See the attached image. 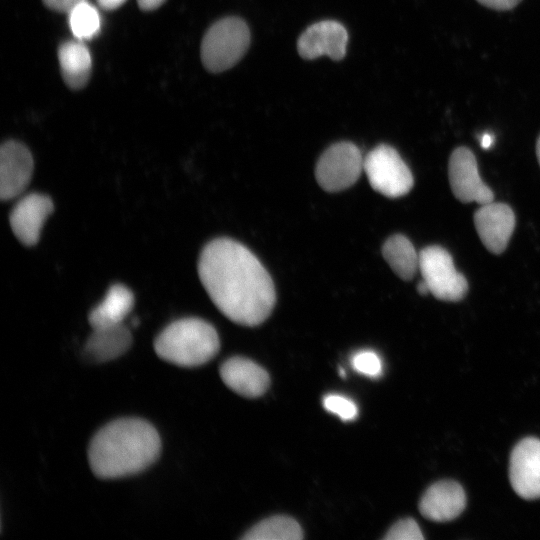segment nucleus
Returning <instances> with one entry per match:
<instances>
[{"label": "nucleus", "mask_w": 540, "mask_h": 540, "mask_svg": "<svg viewBox=\"0 0 540 540\" xmlns=\"http://www.w3.org/2000/svg\"><path fill=\"white\" fill-rule=\"evenodd\" d=\"M353 368L365 376L376 378L382 373L380 357L371 350H362L352 356Z\"/></svg>", "instance_id": "22"}, {"label": "nucleus", "mask_w": 540, "mask_h": 540, "mask_svg": "<svg viewBox=\"0 0 540 540\" xmlns=\"http://www.w3.org/2000/svg\"><path fill=\"white\" fill-rule=\"evenodd\" d=\"M62 77L72 89H80L89 80L92 60L86 45L80 40L63 42L58 49Z\"/></svg>", "instance_id": "18"}, {"label": "nucleus", "mask_w": 540, "mask_h": 540, "mask_svg": "<svg viewBox=\"0 0 540 540\" xmlns=\"http://www.w3.org/2000/svg\"><path fill=\"white\" fill-rule=\"evenodd\" d=\"M69 25L75 38L87 40L93 38L100 29V16L97 9L86 0L74 7L69 13Z\"/></svg>", "instance_id": "21"}, {"label": "nucleus", "mask_w": 540, "mask_h": 540, "mask_svg": "<svg viewBox=\"0 0 540 540\" xmlns=\"http://www.w3.org/2000/svg\"><path fill=\"white\" fill-rule=\"evenodd\" d=\"M510 483L524 499L540 497V440L528 437L513 449L509 466Z\"/></svg>", "instance_id": "9"}, {"label": "nucleus", "mask_w": 540, "mask_h": 540, "mask_svg": "<svg viewBox=\"0 0 540 540\" xmlns=\"http://www.w3.org/2000/svg\"><path fill=\"white\" fill-rule=\"evenodd\" d=\"M423 538L417 522L411 518L397 521L384 536L385 540H421Z\"/></svg>", "instance_id": "24"}, {"label": "nucleus", "mask_w": 540, "mask_h": 540, "mask_svg": "<svg viewBox=\"0 0 540 540\" xmlns=\"http://www.w3.org/2000/svg\"><path fill=\"white\" fill-rule=\"evenodd\" d=\"M33 157L26 146L6 141L0 149V197L7 201L26 189L33 174Z\"/></svg>", "instance_id": "11"}, {"label": "nucleus", "mask_w": 540, "mask_h": 540, "mask_svg": "<svg viewBox=\"0 0 540 540\" xmlns=\"http://www.w3.org/2000/svg\"><path fill=\"white\" fill-rule=\"evenodd\" d=\"M224 384L239 395L249 398L259 397L270 385V377L265 369L250 359L232 357L220 367Z\"/></svg>", "instance_id": "15"}, {"label": "nucleus", "mask_w": 540, "mask_h": 540, "mask_svg": "<svg viewBox=\"0 0 540 540\" xmlns=\"http://www.w3.org/2000/svg\"><path fill=\"white\" fill-rule=\"evenodd\" d=\"M303 531L299 523L284 515L266 518L252 528L242 537L244 540H300Z\"/></svg>", "instance_id": "20"}, {"label": "nucleus", "mask_w": 540, "mask_h": 540, "mask_svg": "<svg viewBox=\"0 0 540 540\" xmlns=\"http://www.w3.org/2000/svg\"><path fill=\"white\" fill-rule=\"evenodd\" d=\"M448 176L452 192L459 201L480 205L493 202L494 194L480 178L476 158L467 147H458L451 153Z\"/></svg>", "instance_id": "8"}, {"label": "nucleus", "mask_w": 540, "mask_h": 540, "mask_svg": "<svg viewBox=\"0 0 540 540\" xmlns=\"http://www.w3.org/2000/svg\"><path fill=\"white\" fill-rule=\"evenodd\" d=\"M161 439L157 430L139 418H122L101 428L88 449L89 465L101 479L137 474L159 457Z\"/></svg>", "instance_id": "2"}, {"label": "nucleus", "mask_w": 540, "mask_h": 540, "mask_svg": "<svg viewBox=\"0 0 540 540\" xmlns=\"http://www.w3.org/2000/svg\"><path fill=\"white\" fill-rule=\"evenodd\" d=\"M474 225L483 245L493 254L507 247L515 227L513 210L504 203L480 205L474 213Z\"/></svg>", "instance_id": "13"}, {"label": "nucleus", "mask_w": 540, "mask_h": 540, "mask_svg": "<svg viewBox=\"0 0 540 540\" xmlns=\"http://www.w3.org/2000/svg\"><path fill=\"white\" fill-rule=\"evenodd\" d=\"M363 162L364 157L355 144L335 143L320 156L315 168L316 180L325 191H342L358 180Z\"/></svg>", "instance_id": "7"}, {"label": "nucleus", "mask_w": 540, "mask_h": 540, "mask_svg": "<svg viewBox=\"0 0 540 540\" xmlns=\"http://www.w3.org/2000/svg\"><path fill=\"white\" fill-rule=\"evenodd\" d=\"M466 506V496L461 485L452 480H442L431 485L419 502V511L436 522L458 517Z\"/></svg>", "instance_id": "14"}, {"label": "nucleus", "mask_w": 540, "mask_h": 540, "mask_svg": "<svg viewBox=\"0 0 540 540\" xmlns=\"http://www.w3.org/2000/svg\"><path fill=\"white\" fill-rule=\"evenodd\" d=\"M199 279L215 306L231 321L257 326L273 310V281L257 257L241 243L217 238L201 251Z\"/></svg>", "instance_id": "1"}, {"label": "nucleus", "mask_w": 540, "mask_h": 540, "mask_svg": "<svg viewBox=\"0 0 540 540\" xmlns=\"http://www.w3.org/2000/svg\"><path fill=\"white\" fill-rule=\"evenodd\" d=\"M85 0H43L44 4L58 12L69 13L74 7Z\"/></svg>", "instance_id": "25"}, {"label": "nucleus", "mask_w": 540, "mask_h": 540, "mask_svg": "<svg viewBox=\"0 0 540 540\" xmlns=\"http://www.w3.org/2000/svg\"><path fill=\"white\" fill-rule=\"evenodd\" d=\"M419 270L430 293L439 300L456 302L468 291L465 276L456 270L452 256L441 246H427L420 251Z\"/></svg>", "instance_id": "6"}, {"label": "nucleus", "mask_w": 540, "mask_h": 540, "mask_svg": "<svg viewBox=\"0 0 540 540\" xmlns=\"http://www.w3.org/2000/svg\"><path fill=\"white\" fill-rule=\"evenodd\" d=\"M363 171L371 187L386 197H401L413 187L410 169L399 153L386 144L376 146L364 157Z\"/></svg>", "instance_id": "5"}, {"label": "nucleus", "mask_w": 540, "mask_h": 540, "mask_svg": "<svg viewBox=\"0 0 540 540\" xmlns=\"http://www.w3.org/2000/svg\"><path fill=\"white\" fill-rule=\"evenodd\" d=\"M481 146L484 148V149H487L491 146L492 142H493V137L491 134L489 133H485L482 135L481 137Z\"/></svg>", "instance_id": "29"}, {"label": "nucleus", "mask_w": 540, "mask_h": 540, "mask_svg": "<svg viewBox=\"0 0 540 540\" xmlns=\"http://www.w3.org/2000/svg\"><path fill=\"white\" fill-rule=\"evenodd\" d=\"M417 290L421 295H427L428 293H430L429 287L423 280L419 282Z\"/></svg>", "instance_id": "30"}, {"label": "nucleus", "mask_w": 540, "mask_h": 540, "mask_svg": "<svg viewBox=\"0 0 540 540\" xmlns=\"http://www.w3.org/2000/svg\"><path fill=\"white\" fill-rule=\"evenodd\" d=\"M139 7L144 11H151L161 6L165 0H137Z\"/></svg>", "instance_id": "27"}, {"label": "nucleus", "mask_w": 540, "mask_h": 540, "mask_svg": "<svg viewBox=\"0 0 540 540\" xmlns=\"http://www.w3.org/2000/svg\"><path fill=\"white\" fill-rule=\"evenodd\" d=\"M483 5L498 9L507 10L517 5L521 0H478Z\"/></svg>", "instance_id": "26"}, {"label": "nucleus", "mask_w": 540, "mask_h": 540, "mask_svg": "<svg viewBox=\"0 0 540 540\" xmlns=\"http://www.w3.org/2000/svg\"><path fill=\"white\" fill-rule=\"evenodd\" d=\"M536 154H537V158L540 164V136L538 137V140L536 143Z\"/></svg>", "instance_id": "31"}, {"label": "nucleus", "mask_w": 540, "mask_h": 540, "mask_svg": "<svg viewBox=\"0 0 540 540\" xmlns=\"http://www.w3.org/2000/svg\"><path fill=\"white\" fill-rule=\"evenodd\" d=\"M54 209L47 195L30 193L22 197L13 207L9 222L15 237L26 246L35 245L40 238L46 219Z\"/></svg>", "instance_id": "12"}, {"label": "nucleus", "mask_w": 540, "mask_h": 540, "mask_svg": "<svg viewBox=\"0 0 540 540\" xmlns=\"http://www.w3.org/2000/svg\"><path fill=\"white\" fill-rule=\"evenodd\" d=\"M347 43L346 28L340 22L324 20L306 28L297 41V49L304 59L326 55L333 60H341L346 54Z\"/></svg>", "instance_id": "10"}, {"label": "nucleus", "mask_w": 540, "mask_h": 540, "mask_svg": "<svg viewBox=\"0 0 540 540\" xmlns=\"http://www.w3.org/2000/svg\"><path fill=\"white\" fill-rule=\"evenodd\" d=\"M220 340L216 329L199 318H183L164 328L154 341L159 358L181 367H196L218 353Z\"/></svg>", "instance_id": "3"}, {"label": "nucleus", "mask_w": 540, "mask_h": 540, "mask_svg": "<svg viewBox=\"0 0 540 540\" xmlns=\"http://www.w3.org/2000/svg\"><path fill=\"white\" fill-rule=\"evenodd\" d=\"M382 255L394 273L405 281L411 280L419 270V254L404 235L389 237L382 246Z\"/></svg>", "instance_id": "19"}, {"label": "nucleus", "mask_w": 540, "mask_h": 540, "mask_svg": "<svg viewBox=\"0 0 540 540\" xmlns=\"http://www.w3.org/2000/svg\"><path fill=\"white\" fill-rule=\"evenodd\" d=\"M324 408L342 420H353L358 414L356 404L349 398L338 394H329L323 398Z\"/></svg>", "instance_id": "23"}, {"label": "nucleus", "mask_w": 540, "mask_h": 540, "mask_svg": "<svg viewBox=\"0 0 540 540\" xmlns=\"http://www.w3.org/2000/svg\"><path fill=\"white\" fill-rule=\"evenodd\" d=\"M99 5L106 10H113L121 6L126 0H97Z\"/></svg>", "instance_id": "28"}, {"label": "nucleus", "mask_w": 540, "mask_h": 540, "mask_svg": "<svg viewBox=\"0 0 540 540\" xmlns=\"http://www.w3.org/2000/svg\"><path fill=\"white\" fill-rule=\"evenodd\" d=\"M133 306L132 291L122 284H115L108 289L102 302L90 311L88 321L92 329L121 324Z\"/></svg>", "instance_id": "17"}, {"label": "nucleus", "mask_w": 540, "mask_h": 540, "mask_svg": "<svg viewBox=\"0 0 540 540\" xmlns=\"http://www.w3.org/2000/svg\"><path fill=\"white\" fill-rule=\"evenodd\" d=\"M250 44V31L242 19L226 17L215 22L205 33L201 59L205 68L219 73L233 67Z\"/></svg>", "instance_id": "4"}, {"label": "nucleus", "mask_w": 540, "mask_h": 540, "mask_svg": "<svg viewBox=\"0 0 540 540\" xmlns=\"http://www.w3.org/2000/svg\"><path fill=\"white\" fill-rule=\"evenodd\" d=\"M132 344V335L124 324L94 328L85 344V354L96 362H107L124 354Z\"/></svg>", "instance_id": "16"}]
</instances>
